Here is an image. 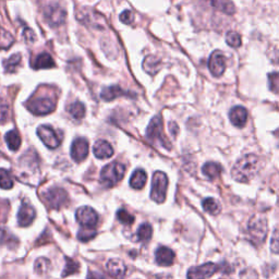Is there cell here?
<instances>
[{
    "label": "cell",
    "mask_w": 279,
    "mask_h": 279,
    "mask_svg": "<svg viewBox=\"0 0 279 279\" xmlns=\"http://www.w3.org/2000/svg\"><path fill=\"white\" fill-rule=\"evenodd\" d=\"M133 20H134V16H133V14L131 11H123L121 15H120V21L123 22V23H126V24H131L133 22Z\"/></svg>",
    "instance_id": "cell-41"
},
{
    "label": "cell",
    "mask_w": 279,
    "mask_h": 279,
    "mask_svg": "<svg viewBox=\"0 0 279 279\" xmlns=\"http://www.w3.org/2000/svg\"><path fill=\"white\" fill-rule=\"evenodd\" d=\"M117 218L120 223L123 225L130 226L134 223V217H133L129 212H126L125 209H119L117 212Z\"/></svg>",
    "instance_id": "cell-35"
},
{
    "label": "cell",
    "mask_w": 279,
    "mask_h": 279,
    "mask_svg": "<svg viewBox=\"0 0 279 279\" xmlns=\"http://www.w3.org/2000/svg\"><path fill=\"white\" fill-rule=\"evenodd\" d=\"M169 130L171 131V133H173L174 135H176L177 133H178V126H177V124L175 122H170L169 123Z\"/></svg>",
    "instance_id": "cell-44"
},
{
    "label": "cell",
    "mask_w": 279,
    "mask_h": 279,
    "mask_svg": "<svg viewBox=\"0 0 279 279\" xmlns=\"http://www.w3.org/2000/svg\"><path fill=\"white\" fill-rule=\"evenodd\" d=\"M207 2L211 4L214 8L224 12V14L233 15L234 11H236V8H234L231 0H207Z\"/></svg>",
    "instance_id": "cell-21"
},
{
    "label": "cell",
    "mask_w": 279,
    "mask_h": 279,
    "mask_svg": "<svg viewBox=\"0 0 279 279\" xmlns=\"http://www.w3.org/2000/svg\"><path fill=\"white\" fill-rule=\"evenodd\" d=\"M261 167V160L254 154H248L240 158L232 167L231 176L238 182H249L258 174Z\"/></svg>",
    "instance_id": "cell-1"
},
{
    "label": "cell",
    "mask_w": 279,
    "mask_h": 279,
    "mask_svg": "<svg viewBox=\"0 0 279 279\" xmlns=\"http://www.w3.org/2000/svg\"><path fill=\"white\" fill-rule=\"evenodd\" d=\"M107 270L109 274L117 279H122L126 272V266L121 259L112 258L107 263Z\"/></svg>",
    "instance_id": "cell-18"
},
{
    "label": "cell",
    "mask_w": 279,
    "mask_h": 279,
    "mask_svg": "<svg viewBox=\"0 0 279 279\" xmlns=\"http://www.w3.org/2000/svg\"><path fill=\"white\" fill-rule=\"evenodd\" d=\"M29 110L36 116H44L53 112L56 108V101L48 96H40L30 99L28 103Z\"/></svg>",
    "instance_id": "cell-4"
},
{
    "label": "cell",
    "mask_w": 279,
    "mask_h": 279,
    "mask_svg": "<svg viewBox=\"0 0 279 279\" xmlns=\"http://www.w3.org/2000/svg\"><path fill=\"white\" fill-rule=\"evenodd\" d=\"M238 279H258V277H257V274L254 269L246 268L240 272Z\"/></svg>",
    "instance_id": "cell-40"
},
{
    "label": "cell",
    "mask_w": 279,
    "mask_h": 279,
    "mask_svg": "<svg viewBox=\"0 0 279 279\" xmlns=\"http://www.w3.org/2000/svg\"><path fill=\"white\" fill-rule=\"evenodd\" d=\"M221 171H223V167L220 166V164L214 163V162L206 163L202 168L203 175L207 177V178L211 180L216 179L217 177L221 174Z\"/></svg>",
    "instance_id": "cell-19"
},
{
    "label": "cell",
    "mask_w": 279,
    "mask_h": 279,
    "mask_svg": "<svg viewBox=\"0 0 279 279\" xmlns=\"http://www.w3.org/2000/svg\"><path fill=\"white\" fill-rule=\"evenodd\" d=\"M50 268V261L45 257H41L37 259L34 265V269L37 274H45Z\"/></svg>",
    "instance_id": "cell-34"
},
{
    "label": "cell",
    "mask_w": 279,
    "mask_h": 279,
    "mask_svg": "<svg viewBox=\"0 0 279 279\" xmlns=\"http://www.w3.org/2000/svg\"><path fill=\"white\" fill-rule=\"evenodd\" d=\"M66 11L59 5H48L44 9V17L50 27H59L66 20Z\"/></svg>",
    "instance_id": "cell-7"
},
{
    "label": "cell",
    "mask_w": 279,
    "mask_h": 279,
    "mask_svg": "<svg viewBox=\"0 0 279 279\" xmlns=\"http://www.w3.org/2000/svg\"><path fill=\"white\" fill-rule=\"evenodd\" d=\"M125 167L120 163H111L103 168L100 173V180L106 187H112L123 178Z\"/></svg>",
    "instance_id": "cell-2"
},
{
    "label": "cell",
    "mask_w": 279,
    "mask_h": 279,
    "mask_svg": "<svg viewBox=\"0 0 279 279\" xmlns=\"http://www.w3.org/2000/svg\"><path fill=\"white\" fill-rule=\"evenodd\" d=\"M87 279H107V278L103 274H100V272L92 270L87 274Z\"/></svg>",
    "instance_id": "cell-43"
},
{
    "label": "cell",
    "mask_w": 279,
    "mask_h": 279,
    "mask_svg": "<svg viewBox=\"0 0 279 279\" xmlns=\"http://www.w3.org/2000/svg\"><path fill=\"white\" fill-rule=\"evenodd\" d=\"M75 216H77V221L82 227L94 228L98 224V215L92 207H80Z\"/></svg>",
    "instance_id": "cell-9"
},
{
    "label": "cell",
    "mask_w": 279,
    "mask_h": 279,
    "mask_svg": "<svg viewBox=\"0 0 279 279\" xmlns=\"http://www.w3.org/2000/svg\"><path fill=\"white\" fill-rule=\"evenodd\" d=\"M248 230L251 238L255 241L257 243H263L264 240L267 236V221L266 218L262 216H254L252 217L249 221Z\"/></svg>",
    "instance_id": "cell-6"
},
{
    "label": "cell",
    "mask_w": 279,
    "mask_h": 279,
    "mask_svg": "<svg viewBox=\"0 0 279 279\" xmlns=\"http://www.w3.org/2000/svg\"><path fill=\"white\" fill-rule=\"evenodd\" d=\"M202 206L204 208V211L211 215H217L220 213L221 206L219 202L213 198H207L202 202Z\"/></svg>",
    "instance_id": "cell-26"
},
{
    "label": "cell",
    "mask_w": 279,
    "mask_h": 279,
    "mask_svg": "<svg viewBox=\"0 0 279 279\" xmlns=\"http://www.w3.org/2000/svg\"><path fill=\"white\" fill-rule=\"evenodd\" d=\"M230 121L238 128H243L248 120V110L242 106H236L229 112Z\"/></svg>",
    "instance_id": "cell-15"
},
{
    "label": "cell",
    "mask_w": 279,
    "mask_h": 279,
    "mask_svg": "<svg viewBox=\"0 0 279 279\" xmlns=\"http://www.w3.org/2000/svg\"><path fill=\"white\" fill-rule=\"evenodd\" d=\"M96 236V230L94 228H85L82 227L80 231L78 232V238L80 241H83V242H87L91 239H93Z\"/></svg>",
    "instance_id": "cell-33"
},
{
    "label": "cell",
    "mask_w": 279,
    "mask_h": 279,
    "mask_svg": "<svg viewBox=\"0 0 279 279\" xmlns=\"http://www.w3.org/2000/svg\"><path fill=\"white\" fill-rule=\"evenodd\" d=\"M37 134H39L42 142L49 149H57L62 141V136L57 133L52 126L42 125L37 129Z\"/></svg>",
    "instance_id": "cell-8"
},
{
    "label": "cell",
    "mask_w": 279,
    "mask_h": 279,
    "mask_svg": "<svg viewBox=\"0 0 279 279\" xmlns=\"http://www.w3.org/2000/svg\"><path fill=\"white\" fill-rule=\"evenodd\" d=\"M14 187V180L8 170L0 168V188L9 190Z\"/></svg>",
    "instance_id": "cell-31"
},
{
    "label": "cell",
    "mask_w": 279,
    "mask_h": 279,
    "mask_svg": "<svg viewBox=\"0 0 279 279\" xmlns=\"http://www.w3.org/2000/svg\"><path fill=\"white\" fill-rule=\"evenodd\" d=\"M226 41L230 47L237 48L241 45V36L237 33V32H233V31L228 32L226 36Z\"/></svg>",
    "instance_id": "cell-36"
},
{
    "label": "cell",
    "mask_w": 279,
    "mask_h": 279,
    "mask_svg": "<svg viewBox=\"0 0 279 279\" xmlns=\"http://www.w3.org/2000/svg\"><path fill=\"white\" fill-rule=\"evenodd\" d=\"M168 188V178L162 171H156L152 179L151 198L157 203H163L166 199V192Z\"/></svg>",
    "instance_id": "cell-3"
},
{
    "label": "cell",
    "mask_w": 279,
    "mask_h": 279,
    "mask_svg": "<svg viewBox=\"0 0 279 279\" xmlns=\"http://www.w3.org/2000/svg\"><path fill=\"white\" fill-rule=\"evenodd\" d=\"M145 183H147V174H145V171L142 169L135 170L131 176L130 186L133 189L141 190L145 186Z\"/></svg>",
    "instance_id": "cell-23"
},
{
    "label": "cell",
    "mask_w": 279,
    "mask_h": 279,
    "mask_svg": "<svg viewBox=\"0 0 279 279\" xmlns=\"http://www.w3.org/2000/svg\"><path fill=\"white\" fill-rule=\"evenodd\" d=\"M88 155V142L86 138L78 137L71 145V157L75 162L84 161Z\"/></svg>",
    "instance_id": "cell-13"
},
{
    "label": "cell",
    "mask_w": 279,
    "mask_h": 279,
    "mask_svg": "<svg viewBox=\"0 0 279 279\" xmlns=\"http://www.w3.org/2000/svg\"><path fill=\"white\" fill-rule=\"evenodd\" d=\"M45 200L49 207L60 208L66 204V202L68 201V195L63 189L52 188L46 192Z\"/></svg>",
    "instance_id": "cell-11"
},
{
    "label": "cell",
    "mask_w": 279,
    "mask_h": 279,
    "mask_svg": "<svg viewBox=\"0 0 279 279\" xmlns=\"http://www.w3.org/2000/svg\"><path fill=\"white\" fill-rule=\"evenodd\" d=\"M152 233H153V228H152V226L150 224L145 223L140 226V228L136 231V236L140 241L148 242V241L151 240V238H152Z\"/></svg>",
    "instance_id": "cell-27"
},
{
    "label": "cell",
    "mask_w": 279,
    "mask_h": 279,
    "mask_svg": "<svg viewBox=\"0 0 279 279\" xmlns=\"http://www.w3.org/2000/svg\"><path fill=\"white\" fill-rule=\"evenodd\" d=\"M270 250L275 254H279V229H276L272 232L271 241H270Z\"/></svg>",
    "instance_id": "cell-39"
},
{
    "label": "cell",
    "mask_w": 279,
    "mask_h": 279,
    "mask_svg": "<svg viewBox=\"0 0 279 279\" xmlns=\"http://www.w3.org/2000/svg\"><path fill=\"white\" fill-rule=\"evenodd\" d=\"M122 95H125V92L122 90V88L118 85H113V86L104 88L103 92H101V94H100V97H101V99L108 101V100H112L117 97L122 96Z\"/></svg>",
    "instance_id": "cell-22"
},
{
    "label": "cell",
    "mask_w": 279,
    "mask_h": 279,
    "mask_svg": "<svg viewBox=\"0 0 279 279\" xmlns=\"http://www.w3.org/2000/svg\"><path fill=\"white\" fill-rule=\"evenodd\" d=\"M15 39L8 31L2 28L0 25V49H9L12 44H14Z\"/></svg>",
    "instance_id": "cell-28"
},
{
    "label": "cell",
    "mask_w": 279,
    "mask_h": 279,
    "mask_svg": "<svg viewBox=\"0 0 279 279\" xmlns=\"http://www.w3.org/2000/svg\"><path fill=\"white\" fill-rule=\"evenodd\" d=\"M155 258H156V262L158 265L170 266L174 263L175 253L173 252V250L166 248V246H161V248H158L156 250Z\"/></svg>",
    "instance_id": "cell-17"
},
{
    "label": "cell",
    "mask_w": 279,
    "mask_h": 279,
    "mask_svg": "<svg viewBox=\"0 0 279 279\" xmlns=\"http://www.w3.org/2000/svg\"><path fill=\"white\" fill-rule=\"evenodd\" d=\"M269 90L274 93H279V72H271L268 74Z\"/></svg>",
    "instance_id": "cell-37"
},
{
    "label": "cell",
    "mask_w": 279,
    "mask_h": 279,
    "mask_svg": "<svg viewBox=\"0 0 279 279\" xmlns=\"http://www.w3.org/2000/svg\"><path fill=\"white\" fill-rule=\"evenodd\" d=\"M23 37L25 40H27V42H29V43H33V42H35V40H36V36H35V34H34V32L32 31V30H30V29H25L24 30V32H23Z\"/></svg>",
    "instance_id": "cell-42"
},
{
    "label": "cell",
    "mask_w": 279,
    "mask_h": 279,
    "mask_svg": "<svg viewBox=\"0 0 279 279\" xmlns=\"http://www.w3.org/2000/svg\"><path fill=\"white\" fill-rule=\"evenodd\" d=\"M66 266H65V269L62 271V277H67L69 275H72L74 272H78L79 268H80V265L78 262L73 261V259L67 257L66 258Z\"/></svg>",
    "instance_id": "cell-32"
},
{
    "label": "cell",
    "mask_w": 279,
    "mask_h": 279,
    "mask_svg": "<svg viewBox=\"0 0 279 279\" xmlns=\"http://www.w3.org/2000/svg\"><path fill=\"white\" fill-rule=\"evenodd\" d=\"M20 62H21V55L20 54L12 55L9 59H7L4 62L6 71H7V72H16V70L19 67V65H20Z\"/></svg>",
    "instance_id": "cell-30"
},
{
    "label": "cell",
    "mask_w": 279,
    "mask_h": 279,
    "mask_svg": "<svg viewBox=\"0 0 279 279\" xmlns=\"http://www.w3.org/2000/svg\"><path fill=\"white\" fill-rule=\"evenodd\" d=\"M218 270V265L214 263H205L201 266H195L189 269L188 279H205L213 276Z\"/></svg>",
    "instance_id": "cell-10"
},
{
    "label": "cell",
    "mask_w": 279,
    "mask_h": 279,
    "mask_svg": "<svg viewBox=\"0 0 279 279\" xmlns=\"http://www.w3.org/2000/svg\"><path fill=\"white\" fill-rule=\"evenodd\" d=\"M94 155L96 156L99 160H107L113 155V149L111 145L105 141V140H100L95 143L93 148Z\"/></svg>",
    "instance_id": "cell-16"
},
{
    "label": "cell",
    "mask_w": 279,
    "mask_h": 279,
    "mask_svg": "<svg viewBox=\"0 0 279 279\" xmlns=\"http://www.w3.org/2000/svg\"><path fill=\"white\" fill-rule=\"evenodd\" d=\"M144 69L145 71L151 74H155L161 69V60L154 56H149L144 60Z\"/></svg>",
    "instance_id": "cell-25"
},
{
    "label": "cell",
    "mask_w": 279,
    "mask_h": 279,
    "mask_svg": "<svg viewBox=\"0 0 279 279\" xmlns=\"http://www.w3.org/2000/svg\"><path fill=\"white\" fill-rule=\"evenodd\" d=\"M68 112L75 119H82L85 115V107L80 101H77L68 107Z\"/></svg>",
    "instance_id": "cell-29"
},
{
    "label": "cell",
    "mask_w": 279,
    "mask_h": 279,
    "mask_svg": "<svg viewBox=\"0 0 279 279\" xmlns=\"http://www.w3.org/2000/svg\"><path fill=\"white\" fill-rule=\"evenodd\" d=\"M9 117V106L5 99L0 98V123H5Z\"/></svg>",
    "instance_id": "cell-38"
},
{
    "label": "cell",
    "mask_w": 279,
    "mask_h": 279,
    "mask_svg": "<svg viewBox=\"0 0 279 279\" xmlns=\"http://www.w3.org/2000/svg\"><path fill=\"white\" fill-rule=\"evenodd\" d=\"M54 67H55V61L52 58V56L48 55L47 53H43L39 55L33 61L34 69H48Z\"/></svg>",
    "instance_id": "cell-20"
},
{
    "label": "cell",
    "mask_w": 279,
    "mask_h": 279,
    "mask_svg": "<svg viewBox=\"0 0 279 279\" xmlns=\"http://www.w3.org/2000/svg\"><path fill=\"white\" fill-rule=\"evenodd\" d=\"M147 136L154 143H160L165 149L170 150V143L163 132V122L160 116H156L151 120L147 130Z\"/></svg>",
    "instance_id": "cell-5"
},
{
    "label": "cell",
    "mask_w": 279,
    "mask_h": 279,
    "mask_svg": "<svg viewBox=\"0 0 279 279\" xmlns=\"http://www.w3.org/2000/svg\"><path fill=\"white\" fill-rule=\"evenodd\" d=\"M208 68L214 77L223 75L226 70V57L224 56V54L219 52V50H215L211 57H209Z\"/></svg>",
    "instance_id": "cell-12"
},
{
    "label": "cell",
    "mask_w": 279,
    "mask_h": 279,
    "mask_svg": "<svg viewBox=\"0 0 279 279\" xmlns=\"http://www.w3.org/2000/svg\"><path fill=\"white\" fill-rule=\"evenodd\" d=\"M35 216L36 213L34 207L27 202H23L18 213V224L21 227H28L33 223Z\"/></svg>",
    "instance_id": "cell-14"
},
{
    "label": "cell",
    "mask_w": 279,
    "mask_h": 279,
    "mask_svg": "<svg viewBox=\"0 0 279 279\" xmlns=\"http://www.w3.org/2000/svg\"><path fill=\"white\" fill-rule=\"evenodd\" d=\"M6 143L11 151H18L21 147V137L17 131H9L5 136Z\"/></svg>",
    "instance_id": "cell-24"
}]
</instances>
